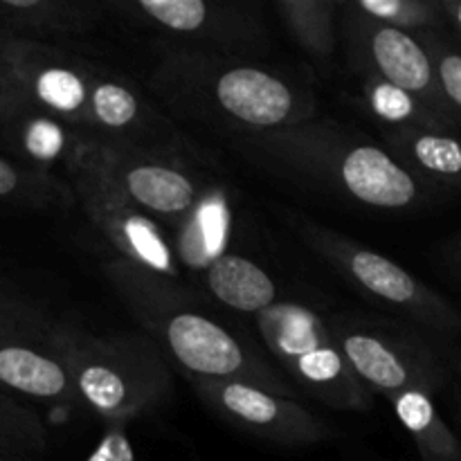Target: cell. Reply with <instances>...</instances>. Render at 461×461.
Instances as JSON below:
<instances>
[{"instance_id": "8992f818", "label": "cell", "mask_w": 461, "mask_h": 461, "mask_svg": "<svg viewBox=\"0 0 461 461\" xmlns=\"http://www.w3.org/2000/svg\"><path fill=\"white\" fill-rule=\"evenodd\" d=\"M264 347L306 394L342 412H367L372 392L342 354L327 313L295 300H277L255 315Z\"/></svg>"}, {"instance_id": "44dd1931", "label": "cell", "mask_w": 461, "mask_h": 461, "mask_svg": "<svg viewBox=\"0 0 461 461\" xmlns=\"http://www.w3.org/2000/svg\"><path fill=\"white\" fill-rule=\"evenodd\" d=\"M363 102L381 131H444L461 135L457 122L378 77H363Z\"/></svg>"}, {"instance_id": "5b68a950", "label": "cell", "mask_w": 461, "mask_h": 461, "mask_svg": "<svg viewBox=\"0 0 461 461\" xmlns=\"http://www.w3.org/2000/svg\"><path fill=\"white\" fill-rule=\"evenodd\" d=\"M291 221L302 241L320 259L327 261L342 279H347L360 295L381 309L396 313L432 340H459L461 309L435 288L423 284L417 275L327 225L304 216H295Z\"/></svg>"}, {"instance_id": "83f0119b", "label": "cell", "mask_w": 461, "mask_h": 461, "mask_svg": "<svg viewBox=\"0 0 461 461\" xmlns=\"http://www.w3.org/2000/svg\"><path fill=\"white\" fill-rule=\"evenodd\" d=\"M21 97L23 93L16 84L12 59H9V39L0 34V115Z\"/></svg>"}, {"instance_id": "2e32d148", "label": "cell", "mask_w": 461, "mask_h": 461, "mask_svg": "<svg viewBox=\"0 0 461 461\" xmlns=\"http://www.w3.org/2000/svg\"><path fill=\"white\" fill-rule=\"evenodd\" d=\"M0 133L21 165L43 174H54L57 167L68 171L90 142L88 135L36 106L25 95L0 115Z\"/></svg>"}, {"instance_id": "4316f807", "label": "cell", "mask_w": 461, "mask_h": 461, "mask_svg": "<svg viewBox=\"0 0 461 461\" xmlns=\"http://www.w3.org/2000/svg\"><path fill=\"white\" fill-rule=\"evenodd\" d=\"M126 426L129 423H108L104 428L97 448L86 461H135L133 446H131L129 435H126Z\"/></svg>"}, {"instance_id": "484cf974", "label": "cell", "mask_w": 461, "mask_h": 461, "mask_svg": "<svg viewBox=\"0 0 461 461\" xmlns=\"http://www.w3.org/2000/svg\"><path fill=\"white\" fill-rule=\"evenodd\" d=\"M421 41L435 61L441 90L461 129V43L450 32L421 34Z\"/></svg>"}, {"instance_id": "cb8c5ba5", "label": "cell", "mask_w": 461, "mask_h": 461, "mask_svg": "<svg viewBox=\"0 0 461 461\" xmlns=\"http://www.w3.org/2000/svg\"><path fill=\"white\" fill-rule=\"evenodd\" d=\"M349 5L372 21L410 34L448 32L441 0H354Z\"/></svg>"}, {"instance_id": "f546056e", "label": "cell", "mask_w": 461, "mask_h": 461, "mask_svg": "<svg viewBox=\"0 0 461 461\" xmlns=\"http://www.w3.org/2000/svg\"><path fill=\"white\" fill-rule=\"evenodd\" d=\"M448 32L461 43V0H441Z\"/></svg>"}, {"instance_id": "ba28073f", "label": "cell", "mask_w": 461, "mask_h": 461, "mask_svg": "<svg viewBox=\"0 0 461 461\" xmlns=\"http://www.w3.org/2000/svg\"><path fill=\"white\" fill-rule=\"evenodd\" d=\"M68 183L75 192L77 203L90 223L115 248L120 259L140 266L144 270L162 275L167 279L185 284L183 268L176 257L169 232L158 221L131 205L104 174L93 140L81 149L66 171Z\"/></svg>"}, {"instance_id": "7a4b0ae2", "label": "cell", "mask_w": 461, "mask_h": 461, "mask_svg": "<svg viewBox=\"0 0 461 461\" xmlns=\"http://www.w3.org/2000/svg\"><path fill=\"white\" fill-rule=\"evenodd\" d=\"M246 160L288 178L322 187L369 210H414L437 189L410 174L385 147L331 120L228 138Z\"/></svg>"}, {"instance_id": "4dcf8cb0", "label": "cell", "mask_w": 461, "mask_h": 461, "mask_svg": "<svg viewBox=\"0 0 461 461\" xmlns=\"http://www.w3.org/2000/svg\"><path fill=\"white\" fill-rule=\"evenodd\" d=\"M455 419H457V426L461 432V390L455 392Z\"/></svg>"}, {"instance_id": "e0dca14e", "label": "cell", "mask_w": 461, "mask_h": 461, "mask_svg": "<svg viewBox=\"0 0 461 461\" xmlns=\"http://www.w3.org/2000/svg\"><path fill=\"white\" fill-rule=\"evenodd\" d=\"M104 9L88 0H0V34L68 48L99 25Z\"/></svg>"}, {"instance_id": "8fae6325", "label": "cell", "mask_w": 461, "mask_h": 461, "mask_svg": "<svg viewBox=\"0 0 461 461\" xmlns=\"http://www.w3.org/2000/svg\"><path fill=\"white\" fill-rule=\"evenodd\" d=\"M9 59L18 88L30 102L90 138V117L106 66L61 45L14 39H9Z\"/></svg>"}, {"instance_id": "d6a6232c", "label": "cell", "mask_w": 461, "mask_h": 461, "mask_svg": "<svg viewBox=\"0 0 461 461\" xmlns=\"http://www.w3.org/2000/svg\"><path fill=\"white\" fill-rule=\"evenodd\" d=\"M0 461H12V459H7V457H0Z\"/></svg>"}, {"instance_id": "52a82bcc", "label": "cell", "mask_w": 461, "mask_h": 461, "mask_svg": "<svg viewBox=\"0 0 461 461\" xmlns=\"http://www.w3.org/2000/svg\"><path fill=\"white\" fill-rule=\"evenodd\" d=\"M327 320L349 367L369 392L385 399L405 390L437 394L453 376V358L412 324L358 313H327Z\"/></svg>"}, {"instance_id": "d4e9b609", "label": "cell", "mask_w": 461, "mask_h": 461, "mask_svg": "<svg viewBox=\"0 0 461 461\" xmlns=\"http://www.w3.org/2000/svg\"><path fill=\"white\" fill-rule=\"evenodd\" d=\"M48 428L39 414L0 392V457L43 453Z\"/></svg>"}, {"instance_id": "ac0fdd59", "label": "cell", "mask_w": 461, "mask_h": 461, "mask_svg": "<svg viewBox=\"0 0 461 461\" xmlns=\"http://www.w3.org/2000/svg\"><path fill=\"white\" fill-rule=\"evenodd\" d=\"M385 149L437 192H461V135L444 131H381Z\"/></svg>"}, {"instance_id": "3957f363", "label": "cell", "mask_w": 461, "mask_h": 461, "mask_svg": "<svg viewBox=\"0 0 461 461\" xmlns=\"http://www.w3.org/2000/svg\"><path fill=\"white\" fill-rule=\"evenodd\" d=\"M106 277L144 336L192 381H243L295 399L282 374L212 318L187 284L124 259L111 261Z\"/></svg>"}, {"instance_id": "7402d4cb", "label": "cell", "mask_w": 461, "mask_h": 461, "mask_svg": "<svg viewBox=\"0 0 461 461\" xmlns=\"http://www.w3.org/2000/svg\"><path fill=\"white\" fill-rule=\"evenodd\" d=\"M279 21L293 36L302 52L318 66H327L336 54L338 14L342 3L336 0H275Z\"/></svg>"}, {"instance_id": "277c9868", "label": "cell", "mask_w": 461, "mask_h": 461, "mask_svg": "<svg viewBox=\"0 0 461 461\" xmlns=\"http://www.w3.org/2000/svg\"><path fill=\"white\" fill-rule=\"evenodd\" d=\"M52 345L70 369L81 405L108 423L156 412L171 396L167 356L144 333H97L57 322Z\"/></svg>"}, {"instance_id": "1f68e13d", "label": "cell", "mask_w": 461, "mask_h": 461, "mask_svg": "<svg viewBox=\"0 0 461 461\" xmlns=\"http://www.w3.org/2000/svg\"><path fill=\"white\" fill-rule=\"evenodd\" d=\"M453 367H455V374H457L459 383H461V354L453 356Z\"/></svg>"}, {"instance_id": "9c48e42d", "label": "cell", "mask_w": 461, "mask_h": 461, "mask_svg": "<svg viewBox=\"0 0 461 461\" xmlns=\"http://www.w3.org/2000/svg\"><path fill=\"white\" fill-rule=\"evenodd\" d=\"M122 18L156 34L183 41V48L234 54L266 41L259 9L225 0H131L113 5Z\"/></svg>"}, {"instance_id": "d6986e66", "label": "cell", "mask_w": 461, "mask_h": 461, "mask_svg": "<svg viewBox=\"0 0 461 461\" xmlns=\"http://www.w3.org/2000/svg\"><path fill=\"white\" fill-rule=\"evenodd\" d=\"M198 288L239 313L257 315L277 302V284L273 275L241 250L221 257L203 275Z\"/></svg>"}, {"instance_id": "5bb4252c", "label": "cell", "mask_w": 461, "mask_h": 461, "mask_svg": "<svg viewBox=\"0 0 461 461\" xmlns=\"http://www.w3.org/2000/svg\"><path fill=\"white\" fill-rule=\"evenodd\" d=\"M54 324H0V387L50 405H81L70 369L52 345Z\"/></svg>"}, {"instance_id": "6da1fadb", "label": "cell", "mask_w": 461, "mask_h": 461, "mask_svg": "<svg viewBox=\"0 0 461 461\" xmlns=\"http://www.w3.org/2000/svg\"><path fill=\"white\" fill-rule=\"evenodd\" d=\"M165 108L225 138L257 135L315 117V90L300 75L234 54L167 48L149 77Z\"/></svg>"}, {"instance_id": "30bf717a", "label": "cell", "mask_w": 461, "mask_h": 461, "mask_svg": "<svg viewBox=\"0 0 461 461\" xmlns=\"http://www.w3.org/2000/svg\"><path fill=\"white\" fill-rule=\"evenodd\" d=\"M95 156L108 183L133 207L151 216L169 232L201 201L214 178L203 167L174 158L153 156L138 149L95 142Z\"/></svg>"}, {"instance_id": "4fadbf2b", "label": "cell", "mask_w": 461, "mask_h": 461, "mask_svg": "<svg viewBox=\"0 0 461 461\" xmlns=\"http://www.w3.org/2000/svg\"><path fill=\"white\" fill-rule=\"evenodd\" d=\"M203 403L239 430L282 446L327 441L333 430L291 396L243 381H192Z\"/></svg>"}, {"instance_id": "f1b7e54d", "label": "cell", "mask_w": 461, "mask_h": 461, "mask_svg": "<svg viewBox=\"0 0 461 461\" xmlns=\"http://www.w3.org/2000/svg\"><path fill=\"white\" fill-rule=\"evenodd\" d=\"M439 257L441 261H444L446 268H448V273L461 282V232L453 234V237L441 246Z\"/></svg>"}, {"instance_id": "7c38bea8", "label": "cell", "mask_w": 461, "mask_h": 461, "mask_svg": "<svg viewBox=\"0 0 461 461\" xmlns=\"http://www.w3.org/2000/svg\"><path fill=\"white\" fill-rule=\"evenodd\" d=\"M342 32L347 59L356 72L390 81L426 102L437 113L457 122L421 36L372 21L356 12L349 3H342Z\"/></svg>"}, {"instance_id": "ffe728a7", "label": "cell", "mask_w": 461, "mask_h": 461, "mask_svg": "<svg viewBox=\"0 0 461 461\" xmlns=\"http://www.w3.org/2000/svg\"><path fill=\"white\" fill-rule=\"evenodd\" d=\"M390 405L423 461H461V439L439 414L435 394L405 390L390 396Z\"/></svg>"}, {"instance_id": "9a60e30c", "label": "cell", "mask_w": 461, "mask_h": 461, "mask_svg": "<svg viewBox=\"0 0 461 461\" xmlns=\"http://www.w3.org/2000/svg\"><path fill=\"white\" fill-rule=\"evenodd\" d=\"M239 201L232 187L212 178L201 201L187 219L169 230L176 257L185 279L201 282L203 275L221 259L237 252L239 241Z\"/></svg>"}, {"instance_id": "603a6c76", "label": "cell", "mask_w": 461, "mask_h": 461, "mask_svg": "<svg viewBox=\"0 0 461 461\" xmlns=\"http://www.w3.org/2000/svg\"><path fill=\"white\" fill-rule=\"evenodd\" d=\"M0 201L27 207H70L77 198L68 178L43 174L0 156Z\"/></svg>"}]
</instances>
